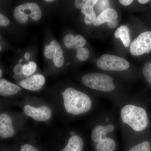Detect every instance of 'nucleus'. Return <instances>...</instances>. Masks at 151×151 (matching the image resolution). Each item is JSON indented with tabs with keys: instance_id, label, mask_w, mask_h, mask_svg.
<instances>
[{
	"instance_id": "obj_1",
	"label": "nucleus",
	"mask_w": 151,
	"mask_h": 151,
	"mask_svg": "<svg viewBox=\"0 0 151 151\" xmlns=\"http://www.w3.org/2000/svg\"><path fill=\"white\" fill-rule=\"evenodd\" d=\"M119 108L118 124L122 132L124 148L144 137L150 120L147 110L137 100L127 99Z\"/></svg>"
},
{
	"instance_id": "obj_16",
	"label": "nucleus",
	"mask_w": 151,
	"mask_h": 151,
	"mask_svg": "<svg viewBox=\"0 0 151 151\" xmlns=\"http://www.w3.org/2000/svg\"><path fill=\"white\" fill-rule=\"evenodd\" d=\"M114 35L116 38L121 39L125 47L129 46L131 43L129 29L127 26L125 25L121 26L116 29Z\"/></svg>"
},
{
	"instance_id": "obj_21",
	"label": "nucleus",
	"mask_w": 151,
	"mask_h": 151,
	"mask_svg": "<svg viewBox=\"0 0 151 151\" xmlns=\"http://www.w3.org/2000/svg\"><path fill=\"white\" fill-rule=\"evenodd\" d=\"M110 6V3L109 1H97V2L95 4V10L97 11V12H100V14L101 13L105 10L109 8V6Z\"/></svg>"
},
{
	"instance_id": "obj_22",
	"label": "nucleus",
	"mask_w": 151,
	"mask_h": 151,
	"mask_svg": "<svg viewBox=\"0 0 151 151\" xmlns=\"http://www.w3.org/2000/svg\"><path fill=\"white\" fill-rule=\"evenodd\" d=\"M75 37L73 35H66L63 40V43L66 47L68 48H72L75 44Z\"/></svg>"
},
{
	"instance_id": "obj_35",
	"label": "nucleus",
	"mask_w": 151,
	"mask_h": 151,
	"mask_svg": "<svg viewBox=\"0 0 151 151\" xmlns=\"http://www.w3.org/2000/svg\"><path fill=\"white\" fill-rule=\"evenodd\" d=\"M76 134V133L75 132H73V131H72V132H70V135L71 136H73L74 135H75Z\"/></svg>"
},
{
	"instance_id": "obj_12",
	"label": "nucleus",
	"mask_w": 151,
	"mask_h": 151,
	"mask_svg": "<svg viewBox=\"0 0 151 151\" xmlns=\"http://www.w3.org/2000/svg\"><path fill=\"white\" fill-rule=\"evenodd\" d=\"M21 90V88L16 84L11 83L4 78H1L0 80V94L1 96L14 95Z\"/></svg>"
},
{
	"instance_id": "obj_4",
	"label": "nucleus",
	"mask_w": 151,
	"mask_h": 151,
	"mask_svg": "<svg viewBox=\"0 0 151 151\" xmlns=\"http://www.w3.org/2000/svg\"><path fill=\"white\" fill-rule=\"evenodd\" d=\"M81 82L88 88L103 93H113L116 89L113 77L105 73H92L85 74L81 78Z\"/></svg>"
},
{
	"instance_id": "obj_38",
	"label": "nucleus",
	"mask_w": 151,
	"mask_h": 151,
	"mask_svg": "<svg viewBox=\"0 0 151 151\" xmlns=\"http://www.w3.org/2000/svg\"><path fill=\"white\" fill-rule=\"evenodd\" d=\"M22 59H20L19 60V63L22 62Z\"/></svg>"
},
{
	"instance_id": "obj_24",
	"label": "nucleus",
	"mask_w": 151,
	"mask_h": 151,
	"mask_svg": "<svg viewBox=\"0 0 151 151\" xmlns=\"http://www.w3.org/2000/svg\"><path fill=\"white\" fill-rule=\"evenodd\" d=\"M75 40L74 47L76 49L82 48L86 44V40L82 35H78L76 36Z\"/></svg>"
},
{
	"instance_id": "obj_5",
	"label": "nucleus",
	"mask_w": 151,
	"mask_h": 151,
	"mask_svg": "<svg viewBox=\"0 0 151 151\" xmlns=\"http://www.w3.org/2000/svg\"><path fill=\"white\" fill-rule=\"evenodd\" d=\"M96 64L101 70L108 71H124L130 66L129 63L126 60L110 54L102 55L97 60Z\"/></svg>"
},
{
	"instance_id": "obj_37",
	"label": "nucleus",
	"mask_w": 151,
	"mask_h": 151,
	"mask_svg": "<svg viewBox=\"0 0 151 151\" xmlns=\"http://www.w3.org/2000/svg\"><path fill=\"white\" fill-rule=\"evenodd\" d=\"M2 75V70L1 69H0V77H1Z\"/></svg>"
},
{
	"instance_id": "obj_6",
	"label": "nucleus",
	"mask_w": 151,
	"mask_h": 151,
	"mask_svg": "<svg viewBox=\"0 0 151 151\" xmlns=\"http://www.w3.org/2000/svg\"><path fill=\"white\" fill-rule=\"evenodd\" d=\"M40 8L35 3H26L17 6L14 12V17L21 24L27 22L29 16L33 20L37 21L41 17Z\"/></svg>"
},
{
	"instance_id": "obj_29",
	"label": "nucleus",
	"mask_w": 151,
	"mask_h": 151,
	"mask_svg": "<svg viewBox=\"0 0 151 151\" xmlns=\"http://www.w3.org/2000/svg\"><path fill=\"white\" fill-rule=\"evenodd\" d=\"M87 2L86 0H76L74 2V5L77 8L81 9L85 5Z\"/></svg>"
},
{
	"instance_id": "obj_27",
	"label": "nucleus",
	"mask_w": 151,
	"mask_h": 151,
	"mask_svg": "<svg viewBox=\"0 0 151 151\" xmlns=\"http://www.w3.org/2000/svg\"><path fill=\"white\" fill-rule=\"evenodd\" d=\"M21 151H38L37 149L35 148L32 146L30 145H24L22 146L21 149Z\"/></svg>"
},
{
	"instance_id": "obj_32",
	"label": "nucleus",
	"mask_w": 151,
	"mask_h": 151,
	"mask_svg": "<svg viewBox=\"0 0 151 151\" xmlns=\"http://www.w3.org/2000/svg\"><path fill=\"white\" fill-rule=\"evenodd\" d=\"M24 58L27 60H29L30 58V54L29 52H26L24 54Z\"/></svg>"
},
{
	"instance_id": "obj_17",
	"label": "nucleus",
	"mask_w": 151,
	"mask_h": 151,
	"mask_svg": "<svg viewBox=\"0 0 151 151\" xmlns=\"http://www.w3.org/2000/svg\"><path fill=\"white\" fill-rule=\"evenodd\" d=\"M97 0H88L85 5L81 9V13L86 15L90 14L94 11V7L97 2Z\"/></svg>"
},
{
	"instance_id": "obj_30",
	"label": "nucleus",
	"mask_w": 151,
	"mask_h": 151,
	"mask_svg": "<svg viewBox=\"0 0 151 151\" xmlns=\"http://www.w3.org/2000/svg\"><path fill=\"white\" fill-rule=\"evenodd\" d=\"M119 24V21L117 19L113 20L111 21L108 23V27L111 29L115 28Z\"/></svg>"
},
{
	"instance_id": "obj_31",
	"label": "nucleus",
	"mask_w": 151,
	"mask_h": 151,
	"mask_svg": "<svg viewBox=\"0 0 151 151\" xmlns=\"http://www.w3.org/2000/svg\"><path fill=\"white\" fill-rule=\"evenodd\" d=\"M120 3L123 5L127 6L130 5L133 2V0H120Z\"/></svg>"
},
{
	"instance_id": "obj_2",
	"label": "nucleus",
	"mask_w": 151,
	"mask_h": 151,
	"mask_svg": "<svg viewBox=\"0 0 151 151\" xmlns=\"http://www.w3.org/2000/svg\"><path fill=\"white\" fill-rule=\"evenodd\" d=\"M118 127L113 113L103 114L91 132L94 151H119L116 135Z\"/></svg>"
},
{
	"instance_id": "obj_33",
	"label": "nucleus",
	"mask_w": 151,
	"mask_h": 151,
	"mask_svg": "<svg viewBox=\"0 0 151 151\" xmlns=\"http://www.w3.org/2000/svg\"><path fill=\"white\" fill-rule=\"evenodd\" d=\"M150 1L149 0H139L138 2L142 4H145Z\"/></svg>"
},
{
	"instance_id": "obj_11",
	"label": "nucleus",
	"mask_w": 151,
	"mask_h": 151,
	"mask_svg": "<svg viewBox=\"0 0 151 151\" xmlns=\"http://www.w3.org/2000/svg\"><path fill=\"white\" fill-rule=\"evenodd\" d=\"M118 13L114 9L108 8L99 14L96 18L93 25L95 26H99L106 22H109L113 20L117 19Z\"/></svg>"
},
{
	"instance_id": "obj_13",
	"label": "nucleus",
	"mask_w": 151,
	"mask_h": 151,
	"mask_svg": "<svg viewBox=\"0 0 151 151\" xmlns=\"http://www.w3.org/2000/svg\"><path fill=\"white\" fill-rule=\"evenodd\" d=\"M123 151H151V142L143 137L124 148Z\"/></svg>"
},
{
	"instance_id": "obj_14",
	"label": "nucleus",
	"mask_w": 151,
	"mask_h": 151,
	"mask_svg": "<svg viewBox=\"0 0 151 151\" xmlns=\"http://www.w3.org/2000/svg\"><path fill=\"white\" fill-rule=\"evenodd\" d=\"M84 142L80 136L75 135L71 136L67 145L62 151H83Z\"/></svg>"
},
{
	"instance_id": "obj_28",
	"label": "nucleus",
	"mask_w": 151,
	"mask_h": 151,
	"mask_svg": "<svg viewBox=\"0 0 151 151\" xmlns=\"http://www.w3.org/2000/svg\"><path fill=\"white\" fill-rule=\"evenodd\" d=\"M23 65L21 64H17L14 68V72L15 74H20L23 73Z\"/></svg>"
},
{
	"instance_id": "obj_20",
	"label": "nucleus",
	"mask_w": 151,
	"mask_h": 151,
	"mask_svg": "<svg viewBox=\"0 0 151 151\" xmlns=\"http://www.w3.org/2000/svg\"><path fill=\"white\" fill-rule=\"evenodd\" d=\"M142 73L146 80L151 86V61L145 63L143 66Z\"/></svg>"
},
{
	"instance_id": "obj_9",
	"label": "nucleus",
	"mask_w": 151,
	"mask_h": 151,
	"mask_svg": "<svg viewBox=\"0 0 151 151\" xmlns=\"http://www.w3.org/2000/svg\"><path fill=\"white\" fill-rule=\"evenodd\" d=\"M45 83V79L43 75L36 74L22 80L19 85L27 90L37 91L41 89Z\"/></svg>"
},
{
	"instance_id": "obj_3",
	"label": "nucleus",
	"mask_w": 151,
	"mask_h": 151,
	"mask_svg": "<svg viewBox=\"0 0 151 151\" xmlns=\"http://www.w3.org/2000/svg\"><path fill=\"white\" fill-rule=\"evenodd\" d=\"M61 94L65 111L69 114L83 115L89 112L93 107V101L89 95L74 88H68Z\"/></svg>"
},
{
	"instance_id": "obj_8",
	"label": "nucleus",
	"mask_w": 151,
	"mask_h": 151,
	"mask_svg": "<svg viewBox=\"0 0 151 151\" xmlns=\"http://www.w3.org/2000/svg\"><path fill=\"white\" fill-rule=\"evenodd\" d=\"M24 112L26 115L36 121L46 122L51 118L52 111L47 106L35 108L27 105L24 106Z\"/></svg>"
},
{
	"instance_id": "obj_19",
	"label": "nucleus",
	"mask_w": 151,
	"mask_h": 151,
	"mask_svg": "<svg viewBox=\"0 0 151 151\" xmlns=\"http://www.w3.org/2000/svg\"><path fill=\"white\" fill-rule=\"evenodd\" d=\"M89 50L84 47L77 49L76 50V58L80 61L86 60L89 58Z\"/></svg>"
},
{
	"instance_id": "obj_7",
	"label": "nucleus",
	"mask_w": 151,
	"mask_h": 151,
	"mask_svg": "<svg viewBox=\"0 0 151 151\" xmlns=\"http://www.w3.org/2000/svg\"><path fill=\"white\" fill-rule=\"evenodd\" d=\"M151 51V31L141 33L130 45V52L134 56H139Z\"/></svg>"
},
{
	"instance_id": "obj_25",
	"label": "nucleus",
	"mask_w": 151,
	"mask_h": 151,
	"mask_svg": "<svg viewBox=\"0 0 151 151\" xmlns=\"http://www.w3.org/2000/svg\"><path fill=\"white\" fill-rule=\"evenodd\" d=\"M96 13L95 11L90 14L86 15H85L84 17V22L85 24L87 25H91L94 23L96 18Z\"/></svg>"
},
{
	"instance_id": "obj_18",
	"label": "nucleus",
	"mask_w": 151,
	"mask_h": 151,
	"mask_svg": "<svg viewBox=\"0 0 151 151\" xmlns=\"http://www.w3.org/2000/svg\"><path fill=\"white\" fill-rule=\"evenodd\" d=\"M37 65L34 62L30 61L28 64L23 65V73L27 76L32 75L36 70Z\"/></svg>"
},
{
	"instance_id": "obj_23",
	"label": "nucleus",
	"mask_w": 151,
	"mask_h": 151,
	"mask_svg": "<svg viewBox=\"0 0 151 151\" xmlns=\"http://www.w3.org/2000/svg\"><path fill=\"white\" fill-rule=\"evenodd\" d=\"M55 52V50L53 47L47 45L44 50V56L48 59H53Z\"/></svg>"
},
{
	"instance_id": "obj_15",
	"label": "nucleus",
	"mask_w": 151,
	"mask_h": 151,
	"mask_svg": "<svg viewBox=\"0 0 151 151\" xmlns=\"http://www.w3.org/2000/svg\"><path fill=\"white\" fill-rule=\"evenodd\" d=\"M50 45L53 47L55 50L54 58L52 59L55 65L58 68L62 67L64 64V58L63 51L60 45L57 41L53 40L52 41Z\"/></svg>"
},
{
	"instance_id": "obj_26",
	"label": "nucleus",
	"mask_w": 151,
	"mask_h": 151,
	"mask_svg": "<svg viewBox=\"0 0 151 151\" xmlns=\"http://www.w3.org/2000/svg\"><path fill=\"white\" fill-rule=\"evenodd\" d=\"M10 23L9 19L2 14H0V25L1 26H7Z\"/></svg>"
},
{
	"instance_id": "obj_36",
	"label": "nucleus",
	"mask_w": 151,
	"mask_h": 151,
	"mask_svg": "<svg viewBox=\"0 0 151 151\" xmlns=\"http://www.w3.org/2000/svg\"><path fill=\"white\" fill-rule=\"evenodd\" d=\"M53 0H45V1L47 2H53Z\"/></svg>"
},
{
	"instance_id": "obj_34",
	"label": "nucleus",
	"mask_w": 151,
	"mask_h": 151,
	"mask_svg": "<svg viewBox=\"0 0 151 151\" xmlns=\"http://www.w3.org/2000/svg\"><path fill=\"white\" fill-rule=\"evenodd\" d=\"M14 78L16 80H18L20 78V76L19 74H14Z\"/></svg>"
},
{
	"instance_id": "obj_10",
	"label": "nucleus",
	"mask_w": 151,
	"mask_h": 151,
	"mask_svg": "<svg viewBox=\"0 0 151 151\" xmlns=\"http://www.w3.org/2000/svg\"><path fill=\"white\" fill-rule=\"evenodd\" d=\"M15 131L13 127L12 120L10 117L5 113L0 115V136L6 139L12 137L14 135Z\"/></svg>"
}]
</instances>
